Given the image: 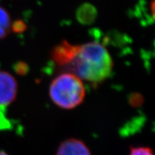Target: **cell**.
<instances>
[{
	"mask_svg": "<svg viewBox=\"0 0 155 155\" xmlns=\"http://www.w3.org/2000/svg\"><path fill=\"white\" fill-rule=\"evenodd\" d=\"M53 61L81 80L99 84L111 75L113 61L106 48L97 42L73 45L63 41L54 48Z\"/></svg>",
	"mask_w": 155,
	"mask_h": 155,
	"instance_id": "1",
	"label": "cell"
},
{
	"mask_svg": "<svg viewBox=\"0 0 155 155\" xmlns=\"http://www.w3.org/2000/svg\"><path fill=\"white\" fill-rule=\"evenodd\" d=\"M129 155H154L152 149L147 147H131Z\"/></svg>",
	"mask_w": 155,
	"mask_h": 155,
	"instance_id": "6",
	"label": "cell"
},
{
	"mask_svg": "<svg viewBox=\"0 0 155 155\" xmlns=\"http://www.w3.org/2000/svg\"><path fill=\"white\" fill-rule=\"evenodd\" d=\"M50 99L63 109H73L86 96V88L80 78L72 73H64L53 79L49 88Z\"/></svg>",
	"mask_w": 155,
	"mask_h": 155,
	"instance_id": "2",
	"label": "cell"
},
{
	"mask_svg": "<svg viewBox=\"0 0 155 155\" xmlns=\"http://www.w3.org/2000/svg\"><path fill=\"white\" fill-rule=\"evenodd\" d=\"M55 155H92L83 141L78 139H68L60 144Z\"/></svg>",
	"mask_w": 155,
	"mask_h": 155,
	"instance_id": "4",
	"label": "cell"
},
{
	"mask_svg": "<svg viewBox=\"0 0 155 155\" xmlns=\"http://www.w3.org/2000/svg\"><path fill=\"white\" fill-rule=\"evenodd\" d=\"M11 29V19L9 15L0 7V39L5 38Z\"/></svg>",
	"mask_w": 155,
	"mask_h": 155,
	"instance_id": "5",
	"label": "cell"
},
{
	"mask_svg": "<svg viewBox=\"0 0 155 155\" xmlns=\"http://www.w3.org/2000/svg\"><path fill=\"white\" fill-rule=\"evenodd\" d=\"M0 155H9V154H7V153L3 152V151H0Z\"/></svg>",
	"mask_w": 155,
	"mask_h": 155,
	"instance_id": "7",
	"label": "cell"
},
{
	"mask_svg": "<svg viewBox=\"0 0 155 155\" xmlns=\"http://www.w3.org/2000/svg\"><path fill=\"white\" fill-rule=\"evenodd\" d=\"M17 94V83L10 73L0 71V108L12 104Z\"/></svg>",
	"mask_w": 155,
	"mask_h": 155,
	"instance_id": "3",
	"label": "cell"
}]
</instances>
